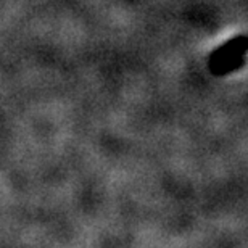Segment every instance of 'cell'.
I'll return each mask as SVG.
<instances>
[{
	"instance_id": "2",
	"label": "cell",
	"mask_w": 248,
	"mask_h": 248,
	"mask_svg": "<svg viewBox=\"0 0 248 248\" xmlns=\"http://www.w3.org/2000/svg\"><path fill=\"white\" fill-rule=\"evenodd\" d=\"M245 62V57L240 55V57H235V58H231V60H226V62H221V63H213L210 64L211 68V73L216 74V76H224V74H229L235 69H239L242 64Z\"/></svg>"
},
{
	"instance_id": "1",
	"label": "cell",
	"mask_w": 248,
	"mask_h": 248,
	"mask_svg": "<svg viewBox=\"0 0 248 248\" xmlns=\"http://www.w3.org/2000/svg\"><path fill=\"white\" fill-rule=\"evenodd\" d=\"M248 50V36H237L231 39L229 42H226L224 46L217 47L216 50H213L210 57V64L213 63H221L231 58L240 57Z\"/></svg>"
}]
</instances>
